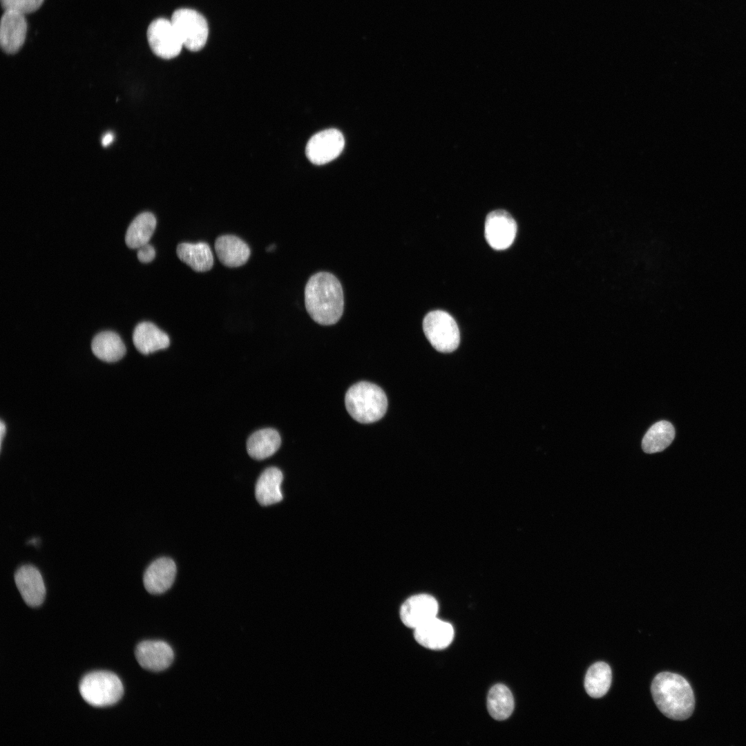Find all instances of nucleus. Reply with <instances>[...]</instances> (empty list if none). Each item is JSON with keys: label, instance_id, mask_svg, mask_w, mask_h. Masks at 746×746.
I'll list each match as a JSON object with an SVG mask.
<instances>
[{"label": "nucleus", "instance_id": "f257e3e1", "mask_svg": "<svg viewBox=\"0 0 746 746\" xmlns=\"http://www.w3.org/2000/svg\"><path fill=\"white\" fill-rule=\"evenodd\" d=\"M305 303L308 314L315 322L324 325L335 324L343 312L341 283L329 272L314 274L305 286Z\"/></svg>", "mask_w": 746, "mask_h": 746}, {"label": "nucleus", "instance_id": "f03ea898", "mask_svg": "<svg viewBox=\"0 0 746 746\" xmlns=\"http://www.w3.org/2000/svg\"><path fill=\"white\" fill-rule=\"evenodd\" d=\"M651 691L656 706L665 716L684 720L691 716L695 708L694 694L682 676L661 672L653 678Z\"/></svg>", "mask_w": 746, "mask_h": 746}, {"label": "nucleus", "instance_id": "7ed1b4c3", "mask_svg": "<svg viewBox=\"0 0 746 746\" xmlns=\"http://www.w3.org/2000/svg\"><path fill=\"white\" fill-rule=\"evenodd\" d=\"M345 403L350 416L362 423L379 420L388 408V399L383 390L366 381L358 382L350 388L345 394Z\"/></svg>", "mask_w": 746, "mask_h": 746}, {"label": "nucleus", "instance_id": "20e7f679", "mask_svg": "<svg viewBox=\"0 0 746 746\" xmlns=\"http://www.w3.org/2000/svg\"><path fill=\"white\" fill-rule=\"evenodd\" d=\"M82 698L88 705L105 707L117 702L124 692L122 683L115 673L105 671L85 675L79 684Z\"/></svg>", "mask_w": 746, "mask_h": 746}, {"label": "nucleus", "instance_id": "39448f33", "mask_svg": "<svg viewBox=\"0 0 746 746\" xmlns=\"http://www.w3.org/2000/svg\"><path fill=\"white\" fill-rule=\"evenodd\" d=\"M423 329L432 347L440 352L455 351L460 342V334L455 319L447 312L434 310L425 315Z\"/></svg>", "mask_w": 746, "mask_h": 746}, {"label": "nucleus", "instance_id": "423d86ee", "mask_svg": "<svg viewBox=\"0 0 746 746\" xmlns=\"http://www.w3.org/2000/svg\"><path fill=\"white\" fill-rule=\"evenodd\" d=\"M171 21L182 44L191 51H198L206 44L209 28L205 18L196 10L180 8L175 10Z\"/></svg>", "mask_w": 746, "mask_h": 746}, {"label": "nucleus", "instance_id": "0eeeda50", "mask_svg": "<svg viewBox=\"0 0 746 746\" xmlns=\"http://www.w3.org/2000/svg\"><path fill=\"white\" fill-rule=\"evenodd\" d=\"M146 35L152 51L159 57L170 59L180 53L183 45L171 21L164 18L153 20Z\"/></svg>", "mask_w": 746, "mask_h": 746}, {"label": "nucleus", "instance_id": "6e6552de", "mask_svg": "<svg viewBox=\"0 0 746 746\" xmlns=\"http://www.w3.org/2000/svg\"><path fill=\"white\" fill-rule=\"evenodd\" d=\"M344 146L345 139L341 131L329 128L317 133L309 139L305 153L312 163L322 165L336 158Z\"/></svg>", "mask_w": 746, "mask_h": 746}, {"label": "nucleus", "instance_id": "1a4fd4ad", "mask_svg": "<svg viewBox=\"0 0 746 746\" xmlns=\"http://www.w3.org/2000/svg\"><path fill=\"white\" fill-rule=\"evenodd\" d=\"M516 233V222L506 211L495 210L486 216L485 238L492 249L495 250L508 249L513 244Z\"/></svg>", "mask_w": 746, "mask_h": 746}, {"label": "nucleus", "instance_id": "9d476101", "mask_svg": "<svg viewBox=\"0 0 746 746\" xmlns=\"http://www.w3.org/2000/svg\"><path fill=\"white\" fill-rule=\"evenodd\" d=\"M135 656L142 668L155 672L167 669L174 659L172 647L162 640L141 642L135 648Z\"/></svg>", "mask_w": 746, "mask_h": 746}, {"label": "nucleus", "instance_id": "9b49d317", "mask_svg": "<svg viewBox=\"0 0 746 746\" xmlns=\"http://www.w3.org/2000/svg\"><path fill=\"white\" fill-rule=\"evenodd\" d=\"M437 600L428 594H418L407 599L400 609V618L406 627L416 629L437 617Z\"/></svg>", "mask_w": 746, "mask_h": 746}, {"label": "nucleus", "instance_id": "f8f14e48", "mask_svg": "<svg viewBox=\"0 0 746 746\" xmlns=\"http://www.w3.org/2000/svg\"><path fill=\"white\" fill-rule=\"evenodd\" d=\"M25 15L15 10H4L0 24V44L7 54H15L23 46L27 32Z\"/></svg>", "mask_w": 746, "mask_h": 746}, {"label": "nucleus", "instance_id": "ddd939ff", "mask_svg": "<svg viewBox=\"0 0 746 746\" xmlns=\"http://www.w3.org/2000/svg\"><path fill=\"white\" fill-rule=\"evenodd\" d=\"M15 582L26 604L36 607L42 604L46 595L44 582L39 571L32 565H23L15 573Z\"/></svg>", "mask_w": 746, "mask_h": 746}, {"label": "nucleus", "instance_id": "4468645a", "mask_svg": "<svg viewBox=\"0 0 746 746\" xmlns=\"http://www.w3.org/2000/svg\"><path fill=\"white\" fill-rule=\"evenodd\" d=\"M414 630L416 641L421 646L432 650L447 648L454 638V629L451 624L437 617Z\"/></svg>", "mask_w": 746, "mask_h": 746}, {"label": "nucleus", "instance_id": "2eb2a0df", "mask_svg": "<svg viewBox=\"0 0 746 746\" xmlns=\"http://www.w3.org/2000/svg\"><path fill=\"white\" fill-rule=\"evenodd\" d=\"M176 574V566L173 560L160 557L153 561L146 569L143 583L151 594L164 593L173 585Z\"/></svg>", "mask_w": 746, "mask_h": 746}, {"label": "nucleus", "instance_id": "dca6fc26", "mask_svg": "<svg viewBox=\"0 0 746 746\" xmlns=\"http://www.w3.org/2000/svg\"><path fill=\"white\" fill-rule=\"evenodd\" d=\"M214 246L218 259L228 267H238L245 265L251 254L248 245L233 235L219 236L216 240Z\"/></svg>", "mask_w": 746, "mask_h": 746}, {"label": "nucleus", "instance_id": "f3484780", "mask_svg": "<svg viewBox=\"0 0 746 746\" xmlns=\"http://www.w3.org/2000/svg\"><path fill=\"white\" fill-rule=\"evenodd\" d=\"M133 341L136 349L145 355L164 350L170 345L169 336L155 324L148 321L136 325Z\"/></svg>", "mask_w": 746, "mask_h": 746}, {"label": "nucleus", "instance_id": "a211bd4d", "mask_svg": "<svg viewBox=\"0 0 746 746\" xmlns=\"http://www.w3.org/2000/svg\"><path fill=\"white\" fill-rule=\"evenodd\" d=\"M176 253L181 261L197 272L209 271L213 265V256L207 242H182L177 246Z\"/></svg>", "mask_w": 746, "mask_h": 746}, {"label": "nucleus", "instance_id": "6ab92c4d", "mask_svg": "<svg viewBox=\"0 0 746 746\" xmlns=\"http://www.w3.org/2000/svg\"><path fill=\"white\" fill-rule=\"evenodd\" d=\"M283 476L276 467L267 468L259 477L256 485V497L262 506H269L280 501L283 494L280 490Z\"/></svg>", "mask_w": 746, "mask_h": 746}, {"label": "nucleus", "instance_id": "aec40b11", "mask_svg": "<svg viewBox=\"0 0 746 746\" xmlns=\"http://www.w3.org/2000/svg\"><path fill=\"white\" fill-rule=\"evenodd\" d=\"M91 349L96 357L107 363L120 360L126 352L120 336L112 331H104L95 336Z\"/></svg>", "mask_w": 746, "mask_h": 746}, {"label": "nucleus", "instance_id": "412c9836", "mask_svg": "<svg viewBox=\"0 0 746 746\" xmlns=\"http://www.w3.org/2000/svg\"><path fill=\"white\" fill-rule=\"evenodd\" d=\"M281 439L277 430L264 428L254 432L247 442L249 455L253 459L262 460L273 455L280 448Z\"/></svg>", "mask_w": 746, "mask_h": 746}, {"label": "nucleus", "instance_id": "4be33fe9", "mask_svg": "<svg viewBox=\"0 0 746 746\" xmlns=\"http://www.w3.org/2000/svg\"><path fill=\"white\" fill-rule=\"evenodd\" d=\"M156 218L151 212H143L137 216L129 224L125 242L131 249H138L149 243L155 227Z\"/></svg>", "mask_w": 746, "mask_h": 746}, {"label": "nucleus", "instance_id": "5701e85b", "mask_svg": "<svg viewBox=\"0 0 746 746\" xmlns=\"http://www.w3.org/2000/svg\"><path fill=\"white\" fill-rule=\"evenodd\" d=\"M612 680V672L609 665L597 662L588 669L584 679V688L592 698H599L609 691Z\"/></svg>", "mask_w": 746, "mask_h": 746}, {"label": "nucleus", "instance_id": "b1692460", "mask_svg": "<svg viewBox=\"0 0 746 746\" xmlns=\"http://www.w3.org/2000/svg\"><path fill=\"white\" fill-rule=\"evenodd\" d=\"M675 430L667 421H660L650 427L644 434L642 448L647 453H656L664 450L673 441Z\"/></svg>", "mask_w": 746, "mask_h": 746}, {"label": "nucleus", "instance_id": "393cba45", "mask_svg": "<svg viewBox=\"0 0 746 746\" xmlns=\"http://www.w3.org/2000/svg\"><path fill=\"white\" fill-rule=\"evenodd\" d=\"M487 707L495 720H503L510 717L514 709V699L510 689L501 684L494 685L488 694Z\"/></svg>", "mask_w": 746, "mask_h": 746}, {"label": "nucleus", "instance_id": "a878e982", "mask_svg": "<svg viewBox=\"0 0 746 746\" xmlns=\"http://www.w3.org/2000/svg\"><path fill=\"white\" fill-rule=\"evenodd\" d=\"M43 1L44 0H1V3L4 10H15L26 15L36 11Z\"/></svg>", "mask_w": 746, "mask_h": 746}, {"label": "nucleus", "instance_id": "bb28decb", "mask_svg": "<svg viewBox=\"0 0 746 746\" xmlns=\"http://www.w3.org/2000/svg\"><path fill=\"white\" fill-rule=\"evenodd\" d=\"M137 256L138 260L143 263L150 262L155 258V248L149 243H147L138 248Z\"/></svg>", "mask_w": 746, "mask_h": 746}, {"label": "nucleus", "instance_id": "cd10ccee", "mask_svg": "<svg viewBox=\"0 0 746 746\" xmlns=\"http://www.w3.org/2000/svg\"><path fill=\"white\" fill-rule=\"evenodd\" d=\"M114 136L111 132H108L104 135L102 139V144L104 147L108 146L113 140Z\"/></svg>", "mask_w": 746, "mask_h": 746}, {"label": "nucleus", "instance_id": "c85d7f7f", "mask_svg": "<svg viewBox=\"0 0 746 746\" xmlns=\"http://www.w3.org/2000/svg\"><path fill=\"white\" fill-rule=\"evenodd\" d=\"M6 425H5L4 422L2 420H1V423H0V447H1V446H2L3 439V437H4L5 434H6Z\"/></svg>", "mask_w": 746, "mask_h": 746}, {"label": "nucleus", "instance_id": "c756f323", "mask_svg": "<svg viewBox=\"0 0 746 746\" xmlns=\"http://www.w3.org/2000/svg\"><path fill=\"white\" fill-rule=\"evenodd\" d=\"M274 249H275V245H271L269 246V247H268L267 248V249H266V250H267V251H273V250H274Z\"/></svg>", "mask_w": 746, "mask_h": 746}]
</instances>
